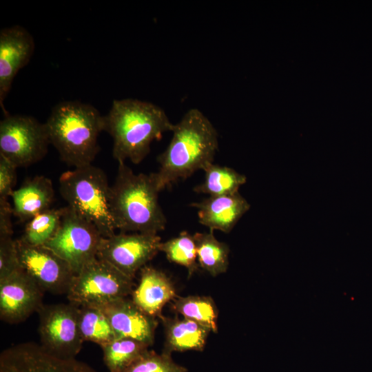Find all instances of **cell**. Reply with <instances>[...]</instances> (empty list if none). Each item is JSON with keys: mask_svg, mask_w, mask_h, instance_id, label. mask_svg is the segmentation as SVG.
<instances>
[{"mask_svg": "<svg viewBox=\"0 0 372 372\" xmlns=\"http://www.w3.org/2000/svg\"><path fill=\"white\" fill-rule=\"evenodd\" d=\"M131 296L138 308L158 319L163 315L164 306L178 296L171 279L163 271L147 265L140 270L138 285Z\"/></svg>", "mask_w": 372, "mask_h": 372, "instance_id": "obj_16", "label": "cell"}, {"mask_svg": "<svg viewBox=\"0 0 372 372\" xmlns=\"http://www.w3.org/2000/svg\"><path fill=\"white\" fill-rule=\"evenodd\" d=\"M161 321L165 333L162 352L172 355L174 351H203L211 330L194 321L183 318L167 317L162 315Z\"/></svg>", "mask_w": 372, "mask_h": 372, "instance_id": "obj_19", "label": "cell"}, {"mask_svg": "<svg viewBox=\"0 0 372 372\" xmlns=\"http://www.w3.org/2000/svg\"><path fill=\"white\" fill-rule=\"evenodd\" d=\"M61 159L74 168L91 165L99 151L103 115L93 105L77 101L54 105L45 123Z\"/></svg>", "mask_w": 372, "mask_h": 372, "instance_id": "obj_4", "label": "cell"}, {"mask_svg": "<svg viewBox=\"0 0 372 372\" xmlns=\"http://www.w3.org/2000/svg\"><path fill=\"white\" fill-rule=\"evenodd\" d=\"M106 315L116 338H130L149 347L154 342L158 318L143 312L127 298L96 304Z\"/></svg>", "mask_w": 372, "mask_h": 372, "instance_id": "obj_15", "label": "cell"}, {"mask_svg": "<svg viewBox=\"0 0 372 372\" xmlns=\"http://www.w3.org/2000/svg\"><path fill=\"white\" fill-rule=\"evenodd\" d=\"M119 372H187V369L176 363L170 354L148 349Z\"/></svg>", "mask_w": 372, "mask_h": 372, "instance_id": "obj_27", "label": "cell"}, {"mask_svg": "<svg viewBox=\"0 0 372 372\" xmlns=\"http://www.w3.org/2000/svg\"><path fill=\"white\" fill-rule=\"evenodd\" d=\"M0 372H98L76 358L56 356L32 342L12 345L0 354Z\"/></svg>", "mask_w": 372, "mask_h": 372, "instance_id": "obj_12", "label": "cell"}, {"mask_svg": "<svg viewBox=\"0 0 372 372\" xmlns=\"http://www.w3.org/2000/svg\"><path fill=\"white\" fill-rule=\"evenodd\" d=\"M161 237L155 234H114L103 238L97 258L134 279L159 251Z\"/></svg>", "mask_w": 372, "mask_h": 372, "instance_id": "obj_10", "label": "cell"}, {"mask_svg": "<svg viewBox=\"0 0 372 372\" xmlns=\"http://www.w3.org/2000/svg\"><path fill=\"white\" fill-rule=\"evenodd\" d=\"M204 181L196 185L194 190L197 193L205 194L209 196L234 194L238 192L241 185L247 181L245 175L231 167L212 163L204 169Z\"/></svg>", "mask_w": 372, "mask_h": 372, "instance_id": "obj_21", "label": "cell"}, {"mask_svg": "<svg viewBox=\"0 0 372 372\" xmlns=\"http://www.w3.org/2000/svg\"><path fill=\"white\" fill-rule=\"evenodd\" d=\"M35 49L32 35L19 25L0 31V106L4 116L9 113L4 101L18 72L30 61Z\"/></svg>", "mask_w": 372, "mask_h": 372, "instance_id": "obj_14", "label": "cell"}, {"mask_svg": "<svg viewBox=\"0 0 372 372\" xmlns=\"http://www.w3.org/2000/svg\"><path fill=\"white\" fill-rule=\"evenodd\" d=\"M101 347L103 362L108 371L119 372L148 350L149 346L132 338H116Z\"/></svg>", "mask_w": 372, "mask_h": 372, "instance_id": "obj_24", "label": "cell"}, {"mask_svg": "<svg viewBox=\"0 0 372 372\" xmlns=\"http://www.w3.org/2000/svg\"><path fill=\"white\" fill-rule=\"evenodd\" d=\"M16 242L21 269L44 291L67 294L75 276L69 264L45 246L31 245L21 238Z\"/></svg>", "mask_w": 372, "mask_h": 372, "instance_id": "obj_11", "label": "cell"}, {"mask_svg": "<svg viewBox=\"0 0 372 372\" xmlns=\"http://www.w3.org/2000/svg\"><path fill=\"white\" fill-rule=\"evenodd\" d=\"M159 192L152 174H135L125 163H118L109 196L116 229L155 234L164 230L167 220L158 202Z\"/></svg>", "mask_w": 372, "mask_h": 372, "instance_id": "obj_3", "label": "cell"}, {"mask_svg": "<svg viewBox=\"0 0 372 372\" xmlns=\"http://www.w3.org/2000/svg\"><path fill=\"white\" fill-rule=\"evenodd\" d=\"M172 308L183 318L194 321L218 332V310L210 296H177L171 302Z\"/></svg>", "mask_w": 372, "mask_h": 372, "instance_id": "obj_22", "label": "cell"}, {"mask_svg": "<svg viewBox=\"0 0 372 372\" xmlns=\"http://www.w3.org/2000/svg\"><path fill=\"white\" fill-rule=\"evenodd\" d=\"M104 131L112 138V156L118 163L143 161L150 145L174 124L161 107L135 99H115L103 115Z\"/></svg>", "mask_w": 372, "mask_h": 372, "instance_id": "obj_2", "label": "cell"}, {"mask_svg": "<svg viewBox=\"0 0 372 372\" xmlns=\"http://www.w3.org/2000/svg\"><path fill=\"white\" fill-rule=\"evenodd\" d=\"M172 138L158 156L160 167L152 173L162 191L180 179L212 163L218 149V135L209 119L198 109H189L174 124Z\"/></svg>", "mask_w": 372, "mask_h": 372, "instance_id": "obj_1", "label": "cell"}, {"mask_svg": "<svg viewBox=\"0 0 372 372\" xmlns=\"http://www.w3.org/2000/svg\"><path fill=\"white\" fill-rule=\"evenodd\" d=\"M21 268L16 240L12 236H0V280Z\"/></svg>", "mask_w": 372, "mask_h": 372, "instance_id": "obj_28", "label": "cell"}, {"mask_svg": "<svg viewBox=\"0 0 372 372\" xmlns=\"http://www.w3.org/2000/svg\"><path fill=\"white\" fill-rule=\"evenodd\" d=\"M11 198L13 215L22 222H28L51 209L54 198L52 182L44 176H36L14 190Z\"/></svg>", "mask_w": 372, "mask_h": 372, "instance_id": "obj_18", "label": "cell"}, {"mask_svg": "<svg viewBox=\"0 0 372 372\" xmlns=\"http://www.w3.org/2000/svg\"><path fill=\"white\" fill-rule=\"evenodd\" d=\"M79 306L69 302L43 304L37 311L41 346L63 358H75L84 342L79 327Z\"/></svg>", "mask_w": 372, "mask_h": 372, "instance_id": "obj_9", "label": "cell"}, {"mask_svg": "<svg viewBox=\"0 0 372 372\" xmlns=\"http://www.w3.org/2000/svg\"><path fill=\"white\" fill-rule=\"evenodd\" d=\"M197 260L199 267L211 276H216L227 271L229 265V248L218 240L212 231L195 233Z\"/></svg>", "mask_w": 372, "mask_h": 372, "instance_id": "obj_20", "label": "cell"}, {"mask_svg": "<svg viewBox=\"0 0 372 372\" xmlns=\"http://www.w3.org/2000/svg\"><path fill=\"white\" fill-rule=\"evenodd\" d=\"M62 209L59 230L45 246L65 260L76 275L97 258L103 237L92 223L68 206Z\"/></svg>", "mask_w": 372, "mask_h": 372, "instance_id": "obj_8", "label": "cell"}, {"mask_svg": "<svg viewBox=\"0 0 372 372\" xmlns=\"http://www.w3.org/2000/svg\"><path fill=\"white\" fill-rule=\"evenodd\" d=\"M134 285V279L96 258L74 276L67 298L79 306L101 304L132 295Z\"/></svg>", "mask_w": 372, "mask_h": 372, "instance_id": "obj_7", "label": "cell"}, {"mask_svg": "<svg viewBox=\"0 0 372 372\" xmlns=\"http://www.w3.org/2000/svg\"><path fill=\"white\" fill-rule=\"evenodd\" d=\"M63 209H50L30 220L20 238L34 246H45L57 233L60 227Z\"/></svg>", "mask_w": 372, "mask_h": 372, "instance_id": "obj_25", "label": "cell"}, {"mask_svg": "<svg viewBox=\"0 0 372 372\" xmlns=\"http://www.w3.org/2000/svg\"><path fill=\"white\" fill-rule=\"evenodd\" d=\"M44 291L21 268L0 280V318L17 324L43 304Z\"/></svg>", "mask_w": 372, "mask_h": 372, "instance_id": "obj_13", "label": "cell"}, {"mask_svg": "<svg viewBox=\"0 0 372 372\" xmlns=\"http://www.w3.org/2000/svg\"><path fill=\"white\" fill-rule=\"evenodd\" d=\"M17 167L0 155V200L11 197L17 182Z\"/></svg>", "mask_w": 372, "mask_h": 372, "instance_id": "obj_29", "label": "cell"}, {"mask_svg": "<svg viewBox=\"0 0 372 372\" xmlns=\"http://www.w3.org/2000/svg\"><path fill=\"white\" fill-rule=\"evenodd\" d=\"M12 215V206L8 200H0V236L13 235Z\"/></svg>", "mask_w": 372, "mask_h": 372, "instance_id": "obj_30", "label": "cell"}, {"mask_svg": "<svg viewBox=\"0 0 372 372\" xmlns=\"http://www.w3.org/2000/svg\"><path fill=\"white\" fill-rule=\"evenodd\" d=\"M79 327L83 341L102 346L116 336L104 312L96 305H82L79 309Z\"/></svg>", "mask_w": 372, "mask_h": 372, "instance_id": "obj_23", "label": "cell"}, {"mask_svg": "<svg viewBox=\"0 0 372 372\" xmlns=\"http://www.w3.org/2000/svg\"><path fill=\"white\" fill-rule=\"evenodd\" d=\"M50 144L45 123L32 116L9 114L0 122V155L17 168L41 161Z\"/></svg>", "mask_w": 372, "mask_h": 372, "instance_id": "obj_6", "label": "cell"}, {"mask_svg": "<svg viewBox=\"0 0 372 372\" xmlns=\"http://www.w3.org/2000/svg\"><path fill=\"white\" fill-rule=\"evenodd\" d=\"M191 206L198 209L199 223L209 231L230 232L250 205L238 192L234 194L209 196Z\"/></svg>", "mask_w": 372, "mask_h": 372, "instance_id": "obj_17", "label": "cell"}, {"mask_svg": "<svg viewBox=\"0 0 372 372\" xmlns=\"http://www.w3.org/2000/svg\"><path fill=\"white\" fill-rule=\"evenodd\" d=\"M59 192L68 206L92 223L103 238L115 234L109 205L110 185L106 174L91 165L63 173Z\"/></svg>", "mask_w": 372, "mask_h": 372, "instance_id": "obj_5", "label": "cell"}, {"mask_svg": "<svg viewBox=\"0 0 372 372\" xmlns=\"http://www.w3.org/2000/svg\"><path fill=\"white\" fill-rule=\"evenodd\" d=\"M160 251L165 253L172 262L185 267L190 278L198 267L196 245L193 235L187 231L181 232L178 236L161 242Z\"/></svg>", "mask_w": 372, "mask_h": 372, "instance_id": "obj_26", "label": "cell"}]
</instances>
